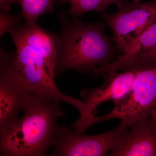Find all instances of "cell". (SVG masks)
I'll list each match as a JSON object with an SVG mask.
<instances>
[{"label":"cell","mask_w":156,"mask_h":156,"mask_svg":"<svg viewBox=\"0 0 156 156\" xmlns=\"http://www.w3.org/2000/svg\"><path fill=\"white\" fill-rule=\"evenodd\" d=\"M13 3V0H0V9L2 11L9 12L12 9L11 5Z\"/></svg>","instance_id":"cell-16"},{"label":"cell","mask_w":156,"mask_h":156,"mask_svg":"<svg viewBox=\"0 0 156 156\" xmlns=\"http://www.w3.org/2000/svg\"><path fill=\"white\" fill-rule=\"evenodd\" d=\"M31 92L0 63V134L19 119L18 114L23 111Z\"/></svg>","instance_id":"cell-7"},{"label":"cell","mask_w":156,"mask_h":156,"mask_svg":"<svg viewBox=\"0 0 156 156\" xmlns=\"http://www.w3.org/2000/svg\"><path fill=\"white\" fill-rule=\"evenodd\" d=\"M21 7L25 22L37 23L39 17L54 11V0H13Z\"/></svg>","instance_id":"cell-13"},{"label":"cell","mask_w":156,"mask_h":156,"mask_svg":"<svg viewBox=\"0 0 156 156\" xmlns=\"http://www.w3.org/2000/svg\"><path fill=\"white\" fill-rule=\"evenodd\" d=\"M9 33L18 37L41 53L50 76L55 80L59 35L46 30L37 23L27 22L12 29Z\"/></svg>","instance_id":"cell-10"},{"label":"cell","mask_w":156,"mask_h":156,"mask_svg":"<svg viewBox=\"0 0 156 156\" xmlns=\"http://www.w3.org/2000/svg\"><path fill=\"white\" fill-rule=\"evenodd\" d=\"M156 107V67L139 71L131 93L115 103L111 112L102 116H93L87 119L78 120L76 129L84 133L94 124L113 119H119L120 123L132 127L150 116Z\"/></svg>","instance_id":"cell-4"},{"label":"cell","mask_w":156,"mask_h":156,"mask_svg":"<svg viewBox=\"0 0 156 156\" xmlns=\"http://www.w3.org/2000/svg\"><path fill=\"white\" fill-rule=\"evenodd\" d=\"M127 0H54V3L61 5L64 3L70 4L69 10L66 11L73 17L79 18L87 12L95 11L99 12L106 11V8L112 5H118Z\"/></svg>","instance_id":"cell-12"},{"label":"cell","mask_w":156,"mask_h":156,"mask_svg":"<svg viewBox=\"0 0 156 156\" xmlns=\"http://www.w3.org/2000/svg\"><path fill=\"white\" fill-rule=\"evenodd\" d=\"M117 6V13L111 14L104 11L100 17L112 32L117 51L123 55L126 49L156 23V0L143 3L127 1Z\"/></svg>","instance_id":"cell-5"},{"label":"cell","mask_w":156,"mask_h":156,"mask_svg":"<svg viewBox=\"0 0 156 156\" xmlns=\"http://www.w3.org/2000/svg\"><path fill=\"white\" fill-rule=\"evenodd\" d=\"M25 19L22 13L19 15H12L8 12L1 10L0 12V37L4 34L9 33L12 29L19 26V23Z\"/></svg>","instance_id":"cell-15"},{"label":"cell","mask_w":156,"mask_h":156,"mask_svg":"<svg viewBox=\"0 0 156 156\" xmlns=\"http://www.w3.org/2000/svg\"><path fill=\"white\" fill-rule=\"evenodd\" d=\"M60 101L31 91L23 116L0 134V156L47 155L58 137L57 120L64 115Z\"/></svg>","instance_id":"cell-2"},{"label":"cell","mask_w":156,"mask_h":156,"mask_svg":"<svg viewBox=\"0 0 156 156\" xmlns=\"http://www.w3.org/2000/svg\"><path fill=\"white\" fill-rule=\"evenodd\" d=\"M139 72L130 71L119 73L112 71L105 73L102 76L105 82L102 86L82 90L81 96L83 101L89 105L96 115L97 107L101 104L108 101L115 103L127 97L131 93Z\"/></svg>","instance_id":"cell-8"},{"label":"cell","mask_w":156,"mask_h":156,"mask_svg":"<svg viewBox=\"0 0 156 156\" xmlns=\"http://www.w3.org/2000/svg\"><path fill=\"white\" fill-rule=\"evenodd\" d=\"M150 119L156 126V107L153 111L152 112L150 116L149 117Z\"/></svg>","instance_id":"cell-17"},{"label":"cell","mask_w":156,"mask_h":156,"mask_svg":"<svg viewBox=\"0 0 156 156\" xmlns=\"http://www.w3.org/2000/svg\"><path fill=\"white\" fill-rule=\"evenodd\" d=\"M109 152L112 156H156V126L149 117L132 126Z\"/></svg>","instance_id":"cell-9"},{"label":"cell","mask_w":156,"mask_h":156,"mask_svg":"<svg viewBox=\"0 0 156 156\" xmlns=\"http://www.w3.org/2000/svg\"><path fill=\"white\" fill-rule=\"evenodd\" d=\"M156 48V23L142 34L118 58L124 59Z\"/></svg>","instance_id":"cell-14"},{"label":"cell","mask_w":156,"mask_h":156,"mask_svg":"<svg viewBox=\"0 0 156 156\" xmlns=\"http://www.w3.org/2000/svg\"><path fill=\"white\" fill-rule=\"evenodd\" d=\"M61 33L56 58V78L70 69L97 77L98 69L117 59L118 52L111 39L104 33L103 21L87 23L59 12Z\"/></svg>","instance_id":"cell-1"},{"label":"cell","mask_w":156,"mask_h":156,"mask_svg":"<svg viewBox=\"0 0 156 156\" xmlns=\"http://www.w3.org/2000/svg\"><path fill=\"white\" fill-rule=\"evenodd\" d=\"M140 0H133V2L139 3Z\"/></svg>","instance_id":"cell-18"},{"label":"cell","mask_w":156,"mask_h":156,"mask_svg":"<svg viewBox=\"0 0 156 156\" xmlns=\"http://www.w3.org/2000/svg\"><path fill=\"white\" fill-rule=\"evenodd\" d=\"M156 67V48L128 58H118L115 61L104 66L101 69L102 73L112 71H141Z\"/></svg>","instance_id":"cell-11"},{"label":"cell","mask_w":156,"mask_h":156,"mask_svg":"<svg viewBox=\"0 0 156 156\" xmlns=\"http://www.w3.org/2000/svg\"><path fill=\"white\" fill-rule=\"evenodd\" d=\"M120 123L111 131L94 135H86L73 130L66 125L60 126L56 143L49 155L103 156L109 152L120 137L127 131Z\"/></svg>","instance_id":"cell-6"},{"label":"cell","mask_w":156,"mask_h":156,"mask_svg":"<svg viewBox=\"0 0 156 156\" xmlns=\"http://www.w3.org/2000/svg\"><path fill=\"white\" fill-rule=\"evenodd\" d=\"M16 52L0 50V63L11 72L27 89L51 99L65 101L76 108L80 113L87 111L88 105L60 92L50 76L44 58L41 53L18 37L11 35Z\"/></svg>","instance_id":"cell-3"}]
</instances>
